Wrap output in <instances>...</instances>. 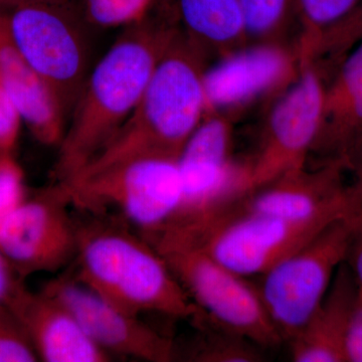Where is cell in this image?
I'll return each mask as SVG.
<instances>
[{
    "label": "cell",
    "instance_id": "cell-23",
    "mask_svg": "<svg viewBox=\"0 0 362 362\" xmlns=\"http://www.w3.org/2000/svg\"><path fill=\"white\" fill-rule=\"evenodd\" d=\"M40 361L32 342L8 307L0 306V362Z\"/></svg>",
    "mask_w": 362,
    "mask_h": 362
},
{
    "label": "cell",
    "instance_id": "cell-1",
    "mask_svg": "<svg viewBox=\"0 0 362 362\" xmlns=\"http://www.w3.org/2000/svg\"><path fill=\"white\" fill-rule=\"evenodd\" d=\"M180 30L169 18L149 14L126 28L89 71L59 146L57 182L78 175L123 127Z\"/></svg>",
    "mask_w": 362,
    "mask_h": 362
},
{
    "label": "cell",
    "instance_id": "cell-7",
    "mask_svg": "<svg viewBox=\"0 0 362 362\" xmlns=\"http://www.w3.org/2000/svg\"><path fill=\"white\" fill-rule=\"evenodd\" d=\"M7 21L14 45L70 115L90 71L82 14L70 0L37 1L9 11Z\"/></svg>",
    "mask_w": 362,
    "mask_h": 362
},
{
    "label": "cell",
    "instance_id": "cell-14",
    "mask_svg": "<svg viewBox=\"0 0 362 362\" xmlns=\"http://www.w3.org/2000/svg\"><path fill=\"white\" fill-rule=\"evenodd\" d=\"M32 342L40 361L106 362L112 356L88 337L75 316L61 302L42 291L21 289L9 305Z\"/></svg>",
    "mask_w": 362,
    "mask_h": 362
},
{
    "label": "cell",
    "instance_id": "cell-20",
    "mask_svg": "<svg viewBox=\"0 0 362 362\" xmlns=\"http://www.w3.org/2000/svg\"><path fill=\"white\" fill-rule=\"evenodd\" d=\"M247 42L284 45L298 25L297 0H240Z\"/></svg>",
    "mask_w": 362,
    "mask_h": 362
},
{
    "label": "cell",
    "instance_id": "cell-21",
    "mask_svg": "<svg viewBox=\"0 0 362 362\" xmlns=\"http://www.w3.org/2000/svg\"><path fill=\"white\" fill-rule=\"evenodd\" d=\"M361 4L362 0H297L300 61L312 58L325 33Z\"/></svg>",
    "mask_w": 362,
    "mask_h": 362
},
{
    "label": "cell",
    "instance_id": "cell-8",
    "mask_svg": "<svg viewBox=\"0 0 362 362\" xmlns=\"http://www.w3.org/2000/svg\"><path fill=\"white\" fill-rule=\"evenodd\" d=\"M232 150L230 121L221 112L206 113L178 156L182 202L175 220L161 233L194 232L247 194L246 164L235 163Z\"/></svg>",
    "mask_w": 362,
    "mask_h": 362
},
{
    "label": "cell",
    "instance_id": "cell-12",
    "mask_svg": "<svg viewBox=\"0 0 362 362\" xmlns=\"http://www.w3.org/2000/svg\"><path fill=\"white\" fill-rule=\"evenodd\" d=\"M42 291L61 302L75 316L88 337L106 354L150 362L177 358V346L170 338L100 296L74 275L59 276Z\"/></svg>",
    "mask_w": 362,
    "mask_h": 362
},
{
    "label": "cell",
    "instance_id": "cell-22",
    "mask_svg": "<svg viewBox=\"0 0 362 362\" xmlns=\"http://www.w3.org/2000/svg\"><path fill=\"white\" fill-rule=\"evenodd\" d=\"M158 0H82L87 25L101 28H128L147 18Z\"/></svg>",
    "mask_w": 362,
    "mask_h": 362
},
{
    "label": "cell",
    "instance_id": "cell-16",
    "mask_svg": "<svg viewBox=\"0 0 362 362\" xmlns=\"http://www.w3.org/2000/svg\"><path fill=\"white\" fill-rule=\"evenodd\" d=\"M0 78L33 137L47 146L59 147L68 126V115L54 90L14 45L9 33L7 13L1 11Z\"/></svg>",
    "mask_w": 362,
    "mask_h": 362
},
{
    "label": "cell",
    "instance_id": "cell-28",
    "mask_svg": "<svg viewBox=\"0 0 362 362\" xmlns=\"http://www.w3.org/2000/svg\"><path fill=\"white\" fill-rule=\"evenodd\" d=\"M346 262L351 269L357 283L362 288V221Z\"/></svg>",
    "mask_w": 362,
    "mask_h": 362
},
{
    "label": "cell",
    "instance_id": "cell-10",
    "mask_svg": "<svg viewBox=\"0 0 362 362\" xmlns=\"http://www.w3.org/2000/svg\"><path fill=\"white\" fill-rule=\"evenodd\" d=\"M327 85L319 59L300 64L269 112L258 153L246 163L247 192L307 166L322 127Z\"/></svg>",
    "mask_w": 362,
    "mask_h": 362
},
{
    "label": "cell",
    "instance_id": "cell-13",
    "mask_svg": "<svg viewBox=\"0 0 362 362\" xmlns=\"http://www.w3.org/2000/svg\"><path fill=\"white\" fill-rule=\"evenodd\" d=\"M284 45H247L218 59L204 75L206 113L239 107L280 85L293 74Z\"/></svg>",
    "mask_w": 362,
    "mask_h": 362
},
{
    "label": "cell",
    "instance_id": "cell-4",
    "mask_svg": "<svg viewBox=\"0 0 362 362\" xmlns=\"http://www.w3.org/2000/svg\"><path fill=\"white\" fill-rule=\"evenodd\" d=\"M71 206L90 214H118L146 239L164 232L182 202L177 159L141 157L59 182Z\"/></svg>",
    "mask_w": 362,
    "mask_h": 362
},
{
    "label": "cell",
    "instance_id": "cell-27",
    "mask_svg": "<svg viewBox=\"0 0 362 362\" xmlns=\"http://www.w3.org/2000/svg\"><path fill=\"white\" fill-rule=\"evenodd\" d=\"M16 276L13 267L0 251V306L9 307L23 289Z\"/></svg>",
    "mask_w": 362,
    "mask_h": 362
},
{
    "label": "cell",
    "instance_id": "cell-5",
    "mask_svg": "<svg viewBox=\"0 0 362 362\" xmlns=\"http://www.w3.org/2000/svg\"><path fill=\"white\" fill-rule=\"evenodd\" d=\"M361 221L362 211L338 218L259 276V294L283 339L289 340L322 301L349 258Z\"/></svg>",
    "mask_w": 362,
    "mask_h": 362
},
{
    "label": "cell",
    "instance_id": "cell-3",
    "mask_svg": "<svg viewBox=\"0 0 362 362\" xmlns=\"http://www.w3.org/2000/svg\"><path fill=\"white\" fill-rule=\"evenodd\" d=\"M206 54L180 28L157 64L132 115L73 178L141 157L177 159L206 114Z\"/></svg>",
    "mask_w": 362,
    "mask_h": 362
},
{
    "label": "cell",
    "instance_id": "cell-26",
    "mask_svg": "<svg viewBox=\"0 0 362 362\" xmlns=\"http://www.w3.org/2000/svg\"><path fill=\"white\" fill-rule=\"evenodd\" d=\"M345 361L362 362V288L359 285L350 311L345 338Z\"/></svg>",
    "mask_w": 362,
    "mask_h": 362
},
{
    "label": "cell",
    "instance_id": "cell-24",
    "mask_svg": "<svg viewBox=\"0 0 362 362\" xmlns=\"http://www.w3.org/2000/svg\"><path fill=\"white\" fill-rule=\"evenodd\" d=\"M26 197L25 175L13 153L0 154V220Z\"/></svg>",
    "mask_w": 362,
    "mask_h": 362
},
{
    "label": "cell",
    "instance_id": "cell-6",
    "mask_svg": "<svg viewBox=\"0 0 362 362\" xmlns=\"http://www.w3.org/2000/svg\"><path fill=\"white\" fill-rule=\"evenodd\" d=\"M202 316L261 349L284 341L258 287L192 245L153 244Z\"/></svg>",
    "mask_w": 362,
    "mask_h": 362
},
{
    "label": "cell",
    "instance_id": "cell-11",
    "mask_svg": "<svg viewBox=\"0 0 362 362\" xmlns=\"http://www.w3.org/2000/svg\"><path fill=\"white\" fill-rule=\"evenodd\" d=\"M62 183L28 197L0 220V251L16 275L56 273L73 263L78 225Z\"/></svg>",
    "mask_w": 362,
    "mask_h": 362
},
{
    "label": "cell",
    "instance_id": "cell-17",
    "mask_svg": "<svg viewBox=\"0 0 362 362\" xmlns=\"http://www.w3.org/2000/svg\"><path fill=\"white\" fill-rule=\"evenodd\" d=\"M357 281L347 262L338 269L316 310L288 341L296 362H346L345 338Z\"/></svg>",
    "mask_w": 362,
    "mask_h": 362
},
{
    "label": "cell",
    "instance_id": "cell-29",
    "mask_svg": "<svg viewBox=\"0 0 362 362\" xmlns=\"http://www.w3.org/2000/svg\"><path fill=\"white\" fill-rule=\"evenodd\" d=\"M37 1H69V0H0V11L9 13L16 7Z\"/></svg>",
    "mask_w": 362,
    "mask_h": 362
},
{
    "label": "cell",
    "instance_id": "cell-19",
    "mask_svg": "<svg viewBox=\"0 0 362 362\" xmlns=\"http://www.w3.org/2000/svg\"><path fill=\"white\" fill-rule=\"evenodd\" d=\"M201 329L187 350V361L199 362H259L265 361L261 347L247 338L223 329L201 315L194 321Z\"/></svg>",
    "mask_w": 362,
    "mask_h": 362
},
{
    "label": "cell",
    "instance_id": "cell-25",
    "mask_svg": "<svg viewBox=\"0 0 362 362\" xmlns=\"http://www.w3.org/2000/svg\"><path fill=\"white\" fill-rule=\"evenodd\" d=\"M23 118L0 78V154L13 153Z\"/></svg>",
    "mask_w": 362,
    "mask_h": 362
},
{
    "label": "cell",
    "instance_id": "cell-15",
    "mask_svg": "<svg viewBox=\"0 0 362 362\" xmlns=\"http://www.w3.org/2000/svg\"><path fill=\"white\" fill-rule=\"evenodd\" d=\"M337 73L328 81L322 127L312 154L322 162L361 164L362 39L340 57Z\"/></svg>",
    "mask_w": 362,
    "mask_h": 362
},
{
    "label": "cell",
    "instance_id": "cell-30",
    "mask_svg": "<svg viewBox=\"0 0 362 362\" xmlns=\"http://www.w3.org/2000/svg\"><path fill=\"white\" fill-rule=\"evenodd\" d=\"M171 1H173V0H158V2H161L163 6H168V4H170Z\"/></svg>",
    "mask_w": 362,
    "mask_h": 362
},
{
    "label": "cell",
    "instance_id": "cell-2",
    "mask_svg": "<svg viewBox=\"0 0 362 362\" xmlns=\"http://www.w3.org/2000/svg\"><path fill=\"white\" fill-rule=\"evenodd\" d=\"M78 223L75 278L100 296L136 316L156 313L194 321L201 311L141 233L93 214Z\"/></svg>",
    "mask_w": 362,
    "mask_h": 362
},
{
    "label": "cell",
    "instance_id": "cell-18",
    "mask_svg": "<svg viewBox=\"0 0 362 362\" xmlns=\"http://www.w3.org/2000/svg\"><path fill=\"white\" fill-rule=\"evenodd\" d=\"M175 1L183 35L207 59H220L249 45L240 0Z\"/></svg>",
    "mask_w": 362,
    "mask_h": 362
},
{
    "label": "cell",
    "instance_id": "cell-9",
    "mask_svg": "<svg viewBox=\"0 0 362 362\" xmlns=\"http://www.w3.org/2000/svg\"><path fill=\"white\" fill-rule=\"evenodd\" d=\"M344 216L289 218L230 209L175 242L199 247L244 277L262 276Z\"/></svg>",
    "mask_w": 362,
    "mask_h": 362
}]
</instances>
